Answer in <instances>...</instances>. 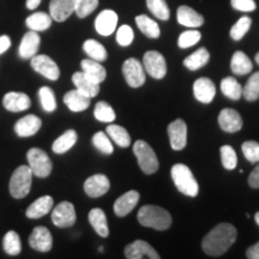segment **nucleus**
Instances as JSON below:
<instances>
[{
  "instance_id": "obj_3",
  "label": "nucleus",
  "mask_w": 259,
  "mask_h": 259,
  "mask_svg": "<svg viewBox=\"0 0 259 259\" xmlns=\"http://www.w3.org/2000/svg\"><path fill=\"white\" fill-rule=\"evenodd\" d=\"M170 176L174 185L185 196L196 197L199 192V186L193 173L186 164L177 163L171 167Z\"/></svg>"
},
{
  "instance_id": "obj_47",
  "label": "nucleus",
  "mask_w": 259,
  "mask_h": 259,
  "mask_svg": "<svg viewBox=\"0 0 259 259\" xmlns=\"http://www.w3.org/2000/svg\"><path fill=\"white\" fill-rule=\"evenodd\" d=\"M241 150L246 160L251 163H257L259 162V143L254 141L244 142L241 145Z\"/></svg>"
},
{
  "instance_id": "obj_20",
  "label": "nucleus",
  "mask_w": 259,
  "mask_h": 259,
  "mask_svg": "<svg viewBox=\"0 0 259 259\" xmlns=\"http://www.w3.org/2000/svg\"><path fill=\"white\" fill-rule=\"evenodd\" d=\"M41 37L37 31H28L22 38L21 45L18 48V54L22 59H31L36 56L38 48H40Z\"/></svg>"
},
{
  "instance_id": "obj_28",
  "label": "nucleus",
  "mask_w": 259,
  "mask_h": 259,
  "mask_svg": "<svg viewBox=\"0 0 259 259\" xmlns=\"http://www.w3.org/2000/svg\"><path fill=\"white\" fill-rule=\"evenodd\" d=\"M88 220L90 225L94 228L97 234H99L101 238H107L109 235V228H108V222H107L106 213L102 209L95 208L90 210Z\"/></svg>"
},
{
  "instance_id": "obj_33",
  "label": "nucleus",
  "mask_w": 259,
  "mask_h": 259,
  "mask_svg": "<svg viewBox=\"0 0 259 259\" xmlns=\"http://www.w3.org/2000/svg\"><path fill=\"white\" fill-rule=\"evenodd\" d=\"M136 24L145 36L149 38H158L161 35L160 27L154 19L148 17L147 15H139L136 17Z\"/></svg>"
},
{
  "instance_id": "obj_6",
  "label": "nucleus",
  "mask_w": 259,
  "mask_h": 259,
  "mask_svg": "<svg viewBox=\"0 0 259 259\" xmlns=\"http://www.w3.org/2000/svg\"><path fill=\"white\" fill-rule=\"evenodd\" d=\"M29 167L32 171V176L37 178H47L52 173V161L46 151L38 148H31L27 154Z\"/></svg>"
},
{
  "instance_id": "obj_35",
  "label": "nucleus",
  "mask_w": 259,
  "mask_h": 259,
  "mask_svg": "<svg viewBox=\"0 0 259 259\" xmlns=\"http://www.w3.org/2000/svg\"><path fill=\"white\" fill-rule=\"evenodd\" d=\"M221 92L233 101H238L242 96V87L233 77H226L221 80Z\"/></svg>"
},
{
  "instance_id": "obj_32",
  "label": "nucleus",
  "mask_w": 259,
  "mask_h": 259,
  "mask_svg": "<svg viewBox=\"0 0 259 259\" xmlns=\"http://www.w3.org/2000/svg\"><path fill=\"white\" fill-rule=\"evenodd\" d=\"M52 21H53V18L51 17V15L40 11L29 16L25 21V24L32 31H45L48 28H51Z\"/></svg>"
},
{
  "instance_id": "obj_27",
  "label": "nucleus",
  "mask_w": 259,
  "mask_h": 259,
  "mask_svg": "<svg viewBox=\"0 0 259 259\" xmlns=\"http://www.w3.org/2000/svg\"><path fill=\"white\" fill-rule=\"evenodd\" d=\"M64 103L72 112H83L90 106V97L85 96L78 90H70L65 94Z\"/></svg>"
},
{
  "instance_id": "obj_7",
  "label": "nucleus",
  "mask_w": 259,
  "mask_h": 259,
  "mask_svg": "<svg viewBox=\"0 0 259 259\" xmlns=\"http://www.w3.org/2000/svg\"><path fill=\"white\" fill-rule=\"evenodd\" d=\"M144 71L155 79H162L167 73V63L164 57L157 51H149L143 57Z\"/></svg>"
},
{
  "instance_id": "obj_44",
  "label": "nucleus",
  "mask_w": 259,
  "mask_h": 259,
  "mask_svg": "<svg viewBox=\"0 0 259 259\" xmlns=\"http://www.w3.org/2000/svg\"><path fill=\"white\" fill-rule=\"evenodd\" d=\"M220 153H221V161L223 167L226 169L232 170L238 166V156H236L235 150L231 145H222L220 148Z\"/></svg>"
},
{
  "instance_id": "obj_50",
  "label": "nucleus",
  "mask_w": 259,
  "mask_h": 259,
  "mask_svg": "<svg viewBox=\"0 0 259 259\" xmlns=\"http://www.w3.org/2000/svg\"><path fill=\"white\" fill-rule=\"evenodd\" d=\"M248 185L252 189H259V164L254 167V169L248 176Z\"/></svg>"
},
{
  "instance_id": "obj_42",
  "label": "nucleus",
  "mask_w": 259,
  "mask_h": 259,
  "mask_svg": "<svg viewBox=\"0 0 259 259\" xmlns=\"http://www.w3.org/2000/svg\"><path fill=\"white\" fill-rule=\"evenodd\" d=\"M93 144L97 150L101 151L105 155H111L114 151L111 139H109L108 135L105 134V132H96L93 137Z\"/></svg>"
},
{
  "instance_id": "obj_49",
  "label": "nucleus",
  "mask_w": 259,
  "mask_h": 259,
  "mask_svg": "<svg viewBox=\"0 0 259 259\" xmlns=\"http://www.w3.org/2000/svg\"><path fill=\"white\" fill-rule=\"evenodd\" d=\"M231 4L233 9L241 12H252L257 8L254 0H231Z\"/></svg>"
},
{
  "instance_id": "obj_22",
  "label": "nucleus",
  "mask_w": 259,
  "mask_h": 259,
  "mask_svg": "<svg viewBox=\"0 0 259 259\" xmlns=\"http://www.w3.org/2000/svg\"><path fill=\"white\" fill-rule=\"evenodd\" d=\"M3 105L8 111L18 113L27 111L29 107L31 106V101L27 94L11 92L8 93L3 99Z\"/></svg>"
},
{
  "instance_id": "obj_41",
  "label": "nucleus",
  "mask_w": 259,
  "mask_h": 259,
  "mask_svg": "<svg viewBox=\"0 0 259 259\" xmlns=\"http://www.w3.org/2000/svg\"><path fill=\"white\" fill-rule=\"evenodd\" d=\"M38 97H40L41 106L45 112L52 113L56 111L57 108L56 96H54L53 90H52L50 87H42V88L38 90Z\"/></svg>"
},
{
  "instance_id": "obj_13",
  "label": "nucleus",
  "mask_w": 259,
  "mask_h": 259,
  "mask_svg": "<svg viewBox=\"0 0 259 259\" xmlns=\"http://www.w3.org/2000/svg\"><path fill=\"white\" fill-rule=\"evenodd\" d=\"M125 257L127 259H160V254L157 253L156 250L153 248V246L148 244L147 241L136 240L131 244H128L124 250Z\"/></svg>"
},
{
  "instance_id": "obj_43",
  "label": "nucleus",
  "mask_w": 259,
  "mask_h": 259,
  "mask_svg": "<svg viewBox=\"0 0 259 259\" xmlns=\"http://www.w3.org/2000/svg\"><path fill=\"white\" fill-rule=\"evenodd\" d=\"M252 24V19L247 16H244L239 19L236 23L233 25L231 29V37L234 41H240L242 37L247 34V31L250 30Z\"/></svg>"
},
{
  "instance_id": "obj_51",
  "label": "nucleus",
  "mask_w": 259,
  "mask_h": 259,
  "mask_svg": "<svg viewBox=\"0 0 259 259\" xmlns=\"http://www.w3.org/2000/svg\"><path fill=\"white\" fill-rule=\"evenodd\" d=\"M246 257L248 259H259V242H255L246 250Z\"/></svg>"
},
{
  "instance_id": "obj_18",
  "label": "nucleus",
  "mask_w": 259,
  "mask_h": 259,
  "mask_svg": "<svg viewBox=\"0 0 259 259\" xmlns=\"http://www.w3.org/2000/svg\"><path fill=\"white\" fill-rule=\"evenodd\" d=\"M77 0H51L50 15L57 22H64L74 12Z\"/></svg>"
},
{
  "instance_id": "obj_46",
  "label": "nucleus",
  "mask_w": 259,
  "mask_h": 259,
  "mask_svg": "<svg viewBox=\"0 0 259 259\" xmlns=\"http://www.w3.org/2000/svg\"><path fill=\"white\" fill-rule=\"evenodd\" d=\"M97 6H99V0H77L74 14L77 15V17L85 18L95 11Z\"/></svg>"
},
{
  "instance_id": "obj_11",
  "label": "nucleus",
  "mask_w": 259,
  "mask_h": 259,
  "mask_svg": "<svg viewBox=\"0 0 259 259\" xmlns=\"http://www.w3.org/2000/svg\"><path fill=\"white\" fill-rule=\"evenodd\" d=\"M170 147L173 150H183L187 145V125L183 119H177L168 126Z\"/></svg>"
},
{
  "instance_id": "obj_53",
  "label": "nucleus",
  "mask_w": 259,
  "mask_h": 259,
  "mask_svg": "<svg viewBox=\"0 0 259 259\" xmlns=\"http://www.w3.org/2000/svg\"><path fill=\"white\" fill-rule=\"evenodd\" d=\"M42 0H27V8L29 10H35L38 8V5L41 4Z\"/></svg>"
},
{
  "instance_id": "obj_45",
  "label": "nucleus",
  "mask_w": 259,
  "mask_h": 259,
  "mask_svg": "<svg viewBox=\"0 0 259 259\" xmlns=\"http://www.w3.org/2000/svg\"><path fill=\"white\" fill-rule=\"evenodd\" d=\"M200 38H202V34L193 28L192 30L181 32L179 38H178V46L183 48V50H186V48H190L198 44Z\"/></svg>"
},
{
  "instance_id": "obj_54",
  "label": "nucleus",
  "mask_w": 259,
  "mask_h": 259,
  "mask_svg": "<svg viewBox=\"0 0 259 259\" xmlns=\"http://www.w3.org/2000/svg\"><path fill=\"white\" fill-rule=\"evenodd\" d=\"M254 221H255V223H257V225L259 226V211L254 215Z\"/></svg>"
},
{
  "instance_id": "obj_24",
  "label": "nucleus",
  "mask_w": 259,
  "mask_h": 259,
  "mask_svg": "<svg viewBox=\"0 0 259 259\" xmlns=\"http://www.w3.org/2000/svg\"><path fill=\"white\" fill-rule=\"evenodd\" d=\"M177 18L179 24L189 28H198L204 24V17L198 12L194 11L190 6L183 5L178 9Z\"/></svg>"
},
{
  "instance_id": "obj_40",
  "label": "nucleus",
  "mask_w": 259,
  "mask_h": 259,
  "mask_svg": "<svg viewBox=\"0 0 259 259\" xmlns=\"http://www.w3.org/2000/svg\"><path fill=\"white\" fill-rule=\"evenodd\" d=\"M147 6L149 11L156 18L161 19V21H168L169 19L170 11L166 0H147Z\"/></svg>"
},
{
  "instance_id": "obj_55",
  "label": "nucleus",
  "mask_w": 259,
  "mask_h": 259,
  "mask_svg": "<svg viewBox=\"0 0 259 259\" xmlns=\"http://www.w3.org/2000/svg\"><path fill=\"white\" fill-rule=\"evenodd\" d=\"M254 60H255V63H257L258 65H259V52L257 54H255V57H254Z\"/></svg>"
},
{
  "instance_id": "obj_48",
  "label": "nucleus",
  "mask_w": 259,
  "mask_h": 259,
  "mask_svg": "<svg viewBox=\"0 0 259 259\" xmlns=\"http://www.w3.org/2000/svg\"><path fill=\"white\" fill-rule=\"evenodd\" d=\"M135 32L130 25H121L116 31V41L122 47H127L134 42Z\"/></svg>"
},
{
  "instance_id": "obj_14",
  "label": "nucleus",
  "mask_w": 259,
  "mask_h": 259,
  "mask_svg": "<svg viewBox=\"0 0 259 259\" xmlns=\"http://www.w3.org/2000/svg\"><path fill=\"white\" fill-rule=\"evenodd\" d=\"M111 189V181L103 174H95L89 177L84 183V191L92 198H99Z\"/></svg>"
},
{
  "instance_id": "obj_9",
  "label": "nucleus",
  "mask_w": 259,
  "mask_h": 259,
  "mask_svg": "<svg viewBox=\"0 0 259 259\" xmlns=\"http://www.w3.org/2000/svg\"><path fill=\"white\" fill-rule=\"evenodd\" d=\"M77 215L72 203L61 202L52 211V222L59 228H69L76 223Z\"/></svg>"
},
{
  "instance_id": "obj_15",
  "label": "nucleus",
  "mask_w": 259,
  "mask_h": 259,
  "mask_svg": "<svg viewBox=\"0 0 259 259\" xmlns=\"http://www.w3.org/2000/svg\"><path fill=\"white\" fill-rule=\"evenodd\" d=\"M219 125L225 132L234 134V132L240 131L244 122H242L241 115L235 109L225 108L220 112Z\"/></svg>"
},
{
  "instance_id": "obj_31",
  "label": "nucleus",
  "mask_w": 259,
  "mask_h": 259,
  "mask_svg": "<svg viewBox=\"0 0 259 259\" xmlns=\"http://www.w3.org/2000/svg\"><path fill=\"white\" fill-rule=\"evenodd\" d=\"M210 59V53L206 48H199L184 60V66L190 71H197L208 64Z\"/></svg>"
},
{
  "instance_id": "obj_52",
  "label": "nucleus",
  "mask_w": 259,
  "mask_h": 259,
  "mask_svg": "<svg viewBox=\"0 0 259 259\" xmlns=\"http://www.w3.org/2000/svg\"><path fill=\"white\" fill-rule=\"evenodd\" d=\"M10 47H11V38H10L8 35L0 36V54L5 53Z\"/></svg>"
},
{
  "instance_id": "obj_39",
  "label": "nucleus",
  "mask_w": 259,
  "mask_h": 259,
  "mask_svg": "<svg viewBox=\"0 0 259 259\" xmlns=\"http://www.w3.org/2000/svg\"><path fill=\"white\" fill-rule=\"evenodd\" d=\"M94 116L101 122H113L115 120V112L111 105L106 101H100L96 103L95 109H94Z\"/></svg>"
},
{
  "instance_id": "obj_17",
  "label": "nucleus",
  "mask_w": 259,
  "mask_h": 259,
  "mask_svg": "<svg viewBox=\"0 0 259 259\" xmlns=\"http://www.w3.org/2000/svg\"><path fill=\"white\" fill-rule=\"evenodd\" d=\"M139 202V192L135 190L127 191V192L121 194L118 199L115 200L114 206V213L118 218H124L127 216L130 212L134 210Z\"/></svg>"
},
{
  "instance_id": "obj_38",
  "label": "nucleus",
  "mask_w": 259,
  "mask_h": 259,
  "mask_svg": "<svg viewBox=\"0 0 259 259\" xmlns=\"http://www.w3.org/2000/svg\"><path fill=\"white\" fill-rule=\"evenodd\" d=\"M242 96L245 97V100L250 102L257 101L259 99V71L254 72L248 78L247 83L242 88Z\"/></svg>"
},
{
  "instance_id": "obj_26",
  "label": "nucleus",
  "mask_w": 259,
  "mask_h": 259,
  "mask_svg": "<svg viewBox=\"0 0 259 259\" xmlns=\"http://www.w3.org/2000/svg\"><path fill=\"white\" fill-rule=\"evenodd\" d=\"M80 66H82V72L89 79H92L93 82L101 84L106 79L107 71L99 61L93 59H84L80 63Z\"/></svg>"
},
{
  "instance_id": "obj_23",
  "label": "nucleus",
  "mask_w": 259,
  "mask_h": 259,
  "mask_svg": "<svg viewBox=\"0 0 259 259\" xmlns=\"http://www.w3.org/2000/svg\"><path fill=\"white\" fill-rule=\"evenodd\" d=\"M54 205V200L51 196H42L40 198H37L34 203H31L28 206L25 215L28 219H41L44 216H46L48 212L51 211L52 208Z\"/></svg>"
},
{
  "instance_id": "obj_16",
  "label": "nucleus",
  "mask_w": 259,
  "mask_h": 259,
  "mask_svg": "<svg viewBox=\"0 0 259 259\" xmlns=\"http://www.w3.org/2000/svg\"><path fill=\"white\" fill-rule=\"evenodd\" d=\"M118 25V15L113 10H103L95 19V29L102 36H109Z\"/></svg>"
},
{
  "instance_id": "obj_21",
  "label": "nucleus",
  "mask_w": 259,
  "mask_h": 259,
  "mask_svg": "<svg viewBox=\"0 0 259 259\" xmlns=\"http://www.w3.org/2000/svg\"><path fill=\"white\" fill-rule=\"evenodd\" d=\"M42 121L38 116L34 114H29L23 116L22 119L16 122L15 132L19 137H31L35 134H37L38 130L41 128Z\"/></svg>"
},
{
  "instance_id": "obj_30",
  "label": "nucleus",
  "mask_w": 259,
  "mask_h": 259,
  "mask_svg": "<svg viewBox=\"0 0 259 259\" xmlns=\"http://www.w3.org/2000/svg\"><path fill=\"white\" fill-rule=\"evenodd\" d=\"M78 135L74 130H67L60 137H58L52 145V150L56 154H65L76 144Z\"/></svg>"
},
{
  "instance_id": "obj_12",
  "label": "nucleus",
  "mask_w": 259,
  "mask_h": 259,
  "mask_svg": "<svg viewBox=\"0 0 259 259\" xmlns=\"http://www.w3.org/2000/svg\"><path fill=\"white\" fill-rule=\"evenodd\" d=\"M29 245L31 248L38 252H48L53 246V238L50 229L44 226L35 227L29 236Z\"/></svg>"
},
{
  "instance_id": "obj_10",
  "label": "nucleus",
  "mask_w": 259,
  "mask_h": 259,
  "mask_svg": "<svg viewBox=\"0 0 259 259\" xmlns=\"http://www.w3.org/2000/svg\"><path fill=\"white\" fill-rule=\"evenodd\" d=\"M31 67L37 73L42 74L50 80H58L60 77V70L56 61L45 54H38L31 58Z\"/></svg>"
},
{
  "instance_id": "obj_5",
  "label": "nucleus",
  "mask_w": 259,
  "mask_h": 259,
  "mask_svg": "<svg viewBox=\"0 0 259 259\" xmlns=\"http://www.w3.org/2000/svg\"><path fill=\"white\" fill-rule=\"evenodd\" d=\"M134 154L137 157L138 164L141 169L145 174H154L158 170L160 163H158V158L155 154L154 149L149 145L147 142L139 141L134 144Z\"/></svg>"
},
{
  "instance_id": "obj_4",
  "label": "nucleus",
  "mask_w": 259,
  "mask_h": 259,
  "mask_svg": "<svg viewBox=\"0 0 259 259\" xmlns=\"http://www.w3.org/2000/svg\"><path fill=\"white\" fill-rule=\"evenodd\" d=\"M32 171L29 166H19L12 173L9 184V190L11 196L16 199H22L27 197L31 189Z\"/></svg>"
},
{
  "instance_id": "obj_1",
  "label": "nucleus",
  "mask_w": 259,
  "mask_h": 259,
  "mask_svg": "<svg viewBox=\"0 0 259 259\" xmlns=\"http://www.w3.org/2000/svg\"><path fill=\"white\" fill-rule=\"evenodd\" d=\"M235 227L231 223H220L202 240V248L210 257H220L226 253L236 240Z\"/></svg>"
},
{
  "instance_id": "obj_19",
  "label": "nucleus",
  "mask_w": 259,
  "mask_h": 259,
  "mask_svg": "<svg viewBox=\"0 0 259 259\" xmlns=\"http://www.w3.org/2000/svg\"><path fill=\"white\" fill-rule=\"evenodd\" d=\"M193 95L202 103H210L216 95V87L210 78L202 77L193 83Z\"/></svg>"
},
{
  "instance_id": "obj_37",
  "label": "nucleus",
  "mask_w": 259,
  "mask_h": 259,
  "mask_svg": "<svg viewBox=\"0 0 259 259\" xmlns=\"http://www.w3.org/2000/svg\"><path fill=\"white\" fill-rule=\"evenodd\" d=\"M3 247L10 255H17L22 251V241L19 235L15 231H10L3 239Z\"/></svg>"
},
{
  "instance_id": "obj_2",
  "label": "nucleus",
  "mask_w": 259,
  "mask_h": 259,
  "mask_svg": "<svg viewBox=\"0 0 259 259\" xmlns=\"http://www.w3.org/2000/svg\"><path fill=\"white\" fill-rule=\"evenodd\" d=\"M138 222L143 227L167 231L171 226V216L166 209L157 205H144L139 209L137 215Z\"/></svg>"
},
{
  "instance_id": "obj_36",
  "label": "nucleus",
  "mask_w": 259,
  "mask_h": 259,
  "mask_svg": "<svg viewBox=\"0 0 259 259\" xmlns=\"http://www.w3.org/2000/svg\"><path fill=\"white\" fill-rule=\"evenodd\" d=\"M83 50L87 54H88L90 59L99 61V63H102V61H105L107 59L106 48L103 47L99 41L93 40V38L84 42Z\"/></svg>"
},
{
  "instance_id": "obj_34",
  "label": "nucleus",
  "mask_w": 259,
  "mask_h": 259,
  "mask_svg": "<svg viewBox=\"0 0 259 259\" xmlns=\"http://www.w3.org/2000/svg\"><path fill=\"white\" fill-rule=\"evenodd\" d=\"M106 134L108 137L121 148H127L131 145V137H130L127 130L119 125H108L106 128Z\"/></svg>"
},
{
  "instance_id": "obj_8",
  "label": "nucleus",
  "mask_w": 259,
  "mask_h": 259,
  "mask_svg": "<svg viewBox=\"0 0 259 259\" xmlns=\"http://www.w3.org/2000/svg\"><path fill=\"white\" fill-rule=\"evenodd\" d=\"M122 74L131 88H139L145 82V71L143 64L135 58H130L122 64Z\"/></svg>"
},
{
  "instance_id": "obj_25",
  "label": "nucleus",
  "mask_w": 259,
  "mask_h": 259,
  "mask_svg": "<svg viewBox=\"0 0 259 259\" xmlns=\"http://www.w3.org/2000/svg\"><path fill=\"white\" fill-rule=\"evenodd\" d=\"M72 82L78 92L84 94L85 96L90 97V99L99 95L100 84L93 82V80L89 79L83 72H74L72 76Z\"/></svg>"
},
{
  "instance_id": "obj_29",
  "label": "nucleus",
  "mask_w": 259,
  "mask_h": 259,
  "mask_svg": "<svg viewBox=\"0 0 259 259\" xmlns=\"http://www.w3.org/2000/svg\"><path fill=\"white\" fill-rule=\"evenodd\" d=\"M231 69L233 73L238 74V76H244V74L250 73L253 70V64L244 52L236 51L232 57Z\"/></svg>"
}]
</instances>
